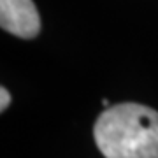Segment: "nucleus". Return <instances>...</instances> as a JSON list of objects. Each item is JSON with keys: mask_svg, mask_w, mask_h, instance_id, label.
Returning <instances> with one entry per match:
<instances>
[{"mask_svg": "<svg viewBox=\"0 0 158 158\" xmlns=\"http://www.w3.org/2000/svg\"><path fill=\"white\" fill-rule=\"evenodd\" d=\"M9 104H11V93L7 91V88H0V109L2 111H6L9 107Z\"/></svg>", "mask_w": 158, "mask_h": 158, "instance_id": "obj_3", "label": "nucleus"}, {"mask_svg": "<svg viewBox=\"0 0 158 158\" xmlns=\"http://www.w3.org/2000/svg\"><path fill=\"white\" fill-rule=\"evenodd\" d=\"M0 27L21 39L37 37L40 16L34 0H0Z\"/></svg>", "mask_w": 158, "mask_h": 158, "instance_id": "obj_2", "label": "nucleus"}, {"mask_svg": "<svg viewBox=\"0 0 158 158\" xmlns=\"http://www.w3.org/2000/svg\"><path fill=\"white\" fill-rule=\"evenodd\" d=\"M95 142L106 158H158V113L125 102L98 116Z\"/></svg>", "mask_w": 158, "mask_h": 158, "instance_id": "obj_1", "label": "nucleus"}]
</instances>
